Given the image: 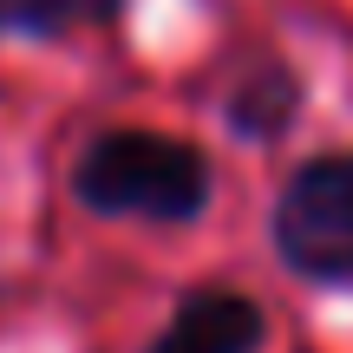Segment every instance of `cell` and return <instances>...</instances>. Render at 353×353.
Masks as SVG:
<instances>
[{
    "mask_svg": "<svg viewBox=\"0 0 353 353\" xmlns=\"http://www.w3.org/2000/svg\"><path fill=\"white\" fill-rule=\"evenodd\" d=\"M72 190L99 216L196 223L210 210V157L164 131H105L72 170Z\"/></svg>",
    "mask_w": 353,
    "mask_h": 353,
    "instance_id": "cell-1",
    "label": "cell"
},
{
    "mask_svg": "<svg viewBox=\"0 0 353 353\" xmlns=\"http://www.w3.org/2000/svg\"><path fill=\"white\" fill-rule=\"evenodd\" d=\"M268 314L242 288H196L170 307L144 353H262Z\"/></svg>",
    "mask_w": 353,
    "mask_h": 353,
    "instance_id": "cell-3",
    "label": "cell"
},
{
    "mask_svg": "<svg viewBox=\"0 0 353 353\" xmlns=\"http://www.w3.org/2000/svg\"><path fill=\"white\" fill-rule=\"evenodd\" d=\"M294 105H301V85H294L288 72H255L249 85H236V99H229V131H236V138H275L294 118Z\"/></svg>",
    "mask_w": 353,
    "mask_h": 353,
    "instance_id": "cell-4",
    "label": "cell"
},
{
    "mask_svg": "<svg viewBox=\"0 0 353 353\" xmlns=\"http://www.w3.org/2000/svg\"><path fill=\"white\" fill-rule=\"evenodd\" d=\"M275 255L301 281L353 288V151L314 157L275 203Z\"/></svg>",
    "mask_w": 353,
    "mask_h": 353,
    "instance_id": "cell-2",
    "label": "cell"
},
{
    "mask_svg": "<svg viewBox=\"0 0 353 353\" xmlns=\"http://www.w3.org/2000/svg\"><path fill=\"white\" fill-rule=\"evenodd\" d=\"M105 0H0V13H7L13 26H33V33H59V26L85 20V13H99Z\"/></svg>",
    "mask_w": 353,
    "mask_h": 353,
    "instance_id": "cell-5",
    "label": "cell"
}]
</instances>
